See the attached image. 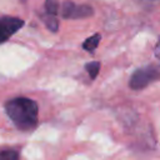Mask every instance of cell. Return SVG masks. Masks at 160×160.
Here are the masks:
<instances>
[{
  "label": "cell",
  "instance_id": "cell-1",
  "mask_svg": "<svg viewBox=\"0 0 160 160\" xmlns=\"http://www.w3.org/2000/svg\"><path fill=\"white\" fill-rule=\"evenodd\" d=\"M5 112L12 124L21 131H31L38 125V104L24 96L14 98L5 102Z\"/></svg>",
  "mask_w": 160,
  "mask_h": 160
},
{
  "label": "cell",
  "instance_id": "cell-2",
  "mask_svg": "<svg viewBox=\"0 0 160 160\" xmlns=\"http://www.w3.org/2000/svg\"><path fill=\"white\" fill-rule=\"evenodd\" d=\"M160 78V69L154 65H148L136 69L129 79V86L132 90H141L146 88L150 82Z\"/></svg>",
  "mask_w": 160,
  "mask_h": 160
},
{
  "label": "cell",
  "instance_id": "cell-3",
  "mask_svg": "<svg viewBox=\"0 0 160 160\" xmlns=\"http://www.w3.org/2000/svg\"><path fill=\"white\" fill-rule=\"evenodd\" d=\"M61 16L64 19H85L94 14V9L89 5H78L72 1H64L61 5Z\"/></svg>",
  "mask_w": 160,
  "mask_h": 160
},
{
  "label": "cell",
  "instance_id": "cell-4",
  "mask_svg": "<svg viewBox=\"0 0 160 160\" xmlns=\"http://www.w3.org/2000/svg\"><path fill=\"white\" fill-rule=\"evenodd\" d=\"M24 25V20L14 16L0 18V44L5 42Z\"/></svg>",
  "mask_w": 160,
  "mask_h": 160
},
{
  "label": "cell",
  "instance_id": "cell-5",
  "mask_svg": "<svg viewBox=\"0 0 160 160\" xmlns=\"http://www.w3.org/2000/svg\"><path fill=\"white\" fill-rule=\"evenodd\" d=\"M100 40H101V35H100L99 32H96V34H94L92 36L88 38V39L82 42V49H84L85 51L92 54V52L96 50V48H98Z\"/></svg>",
  "mask_w": 160,
  "mask_h": 160
},
{
  "label": "cell",
  "instance_id": "cell-6",
  "mask_svg": "<svg viewBox=\"0 0 160 160\" xmlns=\"http://www.w3.org/2000/svg\"><path fill=\"white\" fill-rule=\"evenodd\" d=\"M41 19L44 20L46 28L52 31V32H56L59 30V21L56 19V15H50V14H45V15H41Z\"/></svg>",
  "mask_w": 160,
  "mask_h": 160
},
{
  "label": "cell",
  "instance_id": "cell-7",
  "mask_svg": "<svg viewBox=\"0 0 160 160\" xmlns=\"http://www.w3.org/2000/svg\"><path fill=\"white\" fill-rule=\"evenodd\" d=\"M100 66H101L100 61H90V62H86L85 64V70L89 74V76H90L91 80H94L98 76V74L100 71Z\"/></svg>",
  "mask_w": 160,
  "mask_h": 160
},
{
  "label": "cell",
  "instance_id": "cell-8",
  "mask_svg": "<svg viewBox=\"0 0 160 160\" xmlns=\"http://www.w3.org/2000/svg\"><path fill=\"white\" fill-rule=\"evenodd\" d=\"M0 160H20L19 151L16 149H6L0 151Z\"/></svg>",
  "mask_w": 160,
  "mask_h": 160
},
{
  "label": "cell",
  "instance_id": "cell-9",
  "mask_svg": "<svg viewBox=\"0 0 160 160\" xmlns=\"http://www.w3.org/2000/svg\"><path fill=\"white\" fill-rule=\"evenodd\" d=\"M45 11L50 15H58L59 0H45Z\"/></svg>",
  "mask_w": 160,
  "mask_h": 160
},
{
  "label": "cell",
  "instance_id": "cell-10",
  "mask_svg": "<svg viewBox=\"0 0 160 160\" xmlns=\"http://www.w3.org/2000/svg\"><path fill=\"white\" fill-rule=\"evenodd\" d=\"M154 54H155V56L160 60V36H159V39H158V41H156V45H155V49H154Z\"/></svg>",
  "mask_w": 160,
  "mask_h": 160
}]
</instances>
